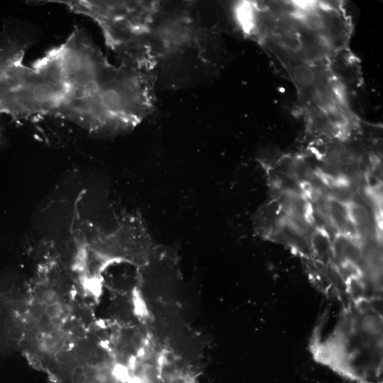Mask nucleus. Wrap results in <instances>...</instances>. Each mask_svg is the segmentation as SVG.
<instances>
[{"instance_id": "f257e3e1", "label": "nucleus", "mask_w": 383, "mask_h": 383, "mask_svg": "<svg viewBox=\"0 0 383 383\" xmlns=\"http://www.w3.org/2000/svg\"><path fill=\"white\" fill-rule=\"evenodd\" d=\"M26 50L0 56V115L54 116L90 133L115 135L133 129L153 110L152 75L111 64L82 28L30 65L23 63Z\"/></svg>"}, {"instance_id": "0eeeda50", "label": "nucleus", "mask_w": 383, "mask_h": 383, "mask_svg": "<svg viewBox=\"0 0 383 383\" xmlns=\"http://www.w3.org/2000/svg\"><path fill=\"white\" fill-rule=\"evenodd\" d=\"M62 311V306L58 301L47 305L45 308V313L51 319L59 318Z\"/></svg>"}, {"instance_id": "423d86ee", "label": "nucleus", "mask_w": 383, "mask_h": 383, "mask_svg": "<svg viewBox=\"0 0 383 383\" xmlns=\"http://www.w3.org/2000/svg\"><path fill=\"white\" fill-rule=\"evenodd\" d=\"M345 206L348 218L353 225H362L368 221V212L361 204L352 202Z\"/></svg>"}, {"instance_id": "39448f33", "label": "nucleus", "mask_w": 383, "mask_h": 383, "mask_svg": "<svg viewBox=\"0 0 383 383\" xmlns=\"http://www.w3.org/2000/svg\"><path fill=\"white\" fill-rule=\"evenodd\" d=\"M285 223L291 233L296 236H304L308 233L310 221L307 217L289 213L285 218Z\"/></svg>"}, {"instance_id": "20e7f679", "label": "nucleus", "mask_w": 383, "mask_h": 383, "mask_svg": "<svg viewBox=\"0 0 383 383\" xmlns=\"http://www.w3.org/2000/svg\"><path fill=\"white\" fill-rule=\"evenodd\" d=\"M92 19L120 65L155 73L152 35L160 1H46Z\"/></svg>"}, {"instance_id": "6e6552de", "label": "nucleus", "mask_w": 383, "mask_h": 383, "mask_svg": "<svg viewBox=\"0 0 383 383\" xmlns=\"http://www.w3.org/2000/svg\"><path fill=\"white\" fill-rule=\"evenodd\" d=\"M57 299L56 292L52 289L45 290L42 294V301L46 305L57 302Z\"/></svg>"}, {"instance_id": "1a4fd4ad", "label": "nucleus", "mask_w": 383, "mask_h": 383, "mask_svg": "<svg viewBox=\"0 0 383 383\" xmlns=\"http://www.w3.org/2000/svg\"><path fill=\"white\" fill-rule=\"evenodd\" d=\"M70 357V356L67 352L60 351L56 354V359L60 363H67Z\"/></svg>"}, {"instance_id": "f03ea898", "label": "nucleus", "mask_w": 383, "mask_h": 383, "mask_svg": "<svg viewBox=\"0 0 383 383\" xmlns=\"http://www.w3.org/2000/svg\"><path fill=\"white\" fill-rule=\"evenodd\" d=\"M231 17L243 35L280 60L331 66L351 32L342 5L325 1L235 2Z\"/></svg>"}, {"instance_id": "7ed1b4c3", "label": "nucleus", "mask_w": 383, "mask_h": 383, "mask_svg": "<svg viewBox=\"0 0 383 383\" xmlns=\"http://www.w3.org/2000/svg\"><path fill=\"white\" fill-rule=\"evenodd\" d=\"M338 304L313 328L309 343L313 359L354 383H382V297Z\"/></svg>"}]
</instances>
